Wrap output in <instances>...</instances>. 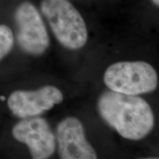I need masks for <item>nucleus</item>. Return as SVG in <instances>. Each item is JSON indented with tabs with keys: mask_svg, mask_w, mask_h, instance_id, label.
<instances>
[{
	"mask_svg": "<svg viewBox=\"0 0 159 159\" xmlns=\"http://www.w3.org/2000/svg\"><path fill=\"white\" fill-rule=\"evenodd\" d=\"M98 108L102 118L125 139H142L154 126L150 106L135 95L108 91L99 98Z\"/></svg>",
	"mask_w": 159,
	"mask_h": 159,
	"instance_id": "obj_1",
	"label": "nucleus"
},
{
	"mask_svg": "<svg viewBox=\"0 0 159 159\" xmlns=\"http://www.w3.org/2000/svg\"><path fill=\"white\" fill-rule=\"evenodd\" d=\"M41 9L61 44L77 49L85 44L88 33L82 16L68 0H43Z\"/></svg>",
	"mask_w": 159,
	"mask_h": 159,
	"instance_id": "obj_2",
	"label": "nucleus"
},
{
	"mask_svg": "<svg viewBox=\"0 0 159 159\" xmlns=\"http://www.w3.org/2000/svg\"><path fill=\"white\" fill-rule=\"evenodd\" d=\"M104 82L116 92L138 95L154 91L158 85V75L146 62H119L107 69Z\"/></svg>",
	"mask_w": 159,
	"mask_h": 159,
	"instance_id": "obj_3",
	"label": "nucleus"
},
{
	"mask_svg": "<svg viewBox=\"0 0 159 159\" xmlns=\"http://www.w3.org/2000/svg\"><path fill=\"white\" fill-rule=\"evenodd\" d=\"M17 41L21 49L33 55H41L49 44V35L43 19L33 4L25 2L16 11Z\"/></svg>",
	"mask_w": 159,
	"mask_h": 159,
	"instance_id": "obj_4",
	"label": "nucleus"
},
{
	"mask_svg": "<svg viewBox=\"0 0 159 159\" xmlns=\"http://www.w3.org/2000/svg\"><path fill=\"white\" fill-rule=\"evenodd\" d=\"M13 136L28 146L34 159L50 157L55 149V139L48 123L42 118L23 120L13 128Z\"/></svg>",
	"mask_w": 159,
	"mask_h": 159,
	"instance_id": "obj_5",
	"label": "nucleus"
},
{
	"mask_svg": "<svg viewBox=\"0 0 159 159\" xmlns=\"http://www.w3.org/2000/svg\"><path fill=\"white\" fill-rule=\"evenodd\" d=\"M63 99L58 89L47 85L37 91H16L9 97L7 105L16 116L27 118L50 110L55 105L62 102Z\"/></svg>",
	"mask_w": 159,
	"mask_h": 159,
	"instance_id": "obj_6",
	"label": "nucleus"
},
{
	"mask_svg": "<svg viewBox=\"0 0 159 159\" xmlns=\"http://www.w3.org/2000/svg\"><path fill=\"white\" fill-rule=\"evenodd\" d=\"M60 156L63 159H96V152L85 139L81 122L68 117L60 122L57 128Z\"/></svg>",
	"mask_w": 159,
	"mask_h": 159,
	"instance_id": "obj_7",
	"label": "nucleus"
},
{
	"mask_svg": "<svg viewBox=\"0 0 159 159\" xmlns=\"http://www.w3.org/2000/svg\"><path fill=\"white\" fill-rule=\"evenodd\" d=\"M13 41V34L11 28L5 25H0V61L11 50Z\"/></svg>",
	"mask_w": 159,
	"mask_h": 159,
	"instance_id": "obj_8",
	"label": "nucleus"
},
{
	"mask_svg": "<svg viewBox=\"0 0 159 159\" xmlns=\"http://www.w3.org/2000/svg\"><path fill=\"white\" fill-rule=\"evenodd\" d=\"M152 2H153L154 4L157 6L159 5V0H152Z\"/></svg>",
	"mask_w": 159,
	"mask_h": 159,
	"instance_id": "obj_9",
	"label": "nucleus"
},
{
	"mask_svg": "<svg viewBox=\"0 0 159 159\" xmlns=\"http://www.w3.org/2000/svg\"><path fill=\"white\" fill-rule=\"evenodd\" d=\"M0 99H2V100H5V97H3V96L0 97Z\"/></svg>",
	"mask_w": 159,
	"mask_h": 159,
	"instance_id": "obj_10",
	"label": "nucleus"
}]
</instances>
